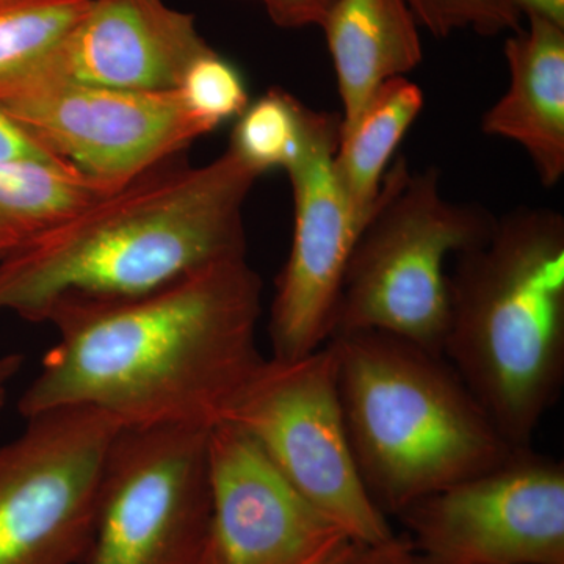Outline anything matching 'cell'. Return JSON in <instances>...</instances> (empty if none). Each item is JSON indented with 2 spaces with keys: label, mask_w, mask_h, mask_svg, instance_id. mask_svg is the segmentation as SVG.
Instances as JSON below:
<instances>
[{
  "label": "cell",
  "mask_w": 564,
  "mask_h": 564,
  "mask_svg": "<svg viewBox=\"0 0 564 564\" xmlns=\"http://www.w3.org/2000/svg\"><path fill=\"white\" fill-rule=\"evenodd\" d=\"M262 281L247 258L207 263L151 291L66 295L44 321L57 343L22 392L24 419L90 408L120 429L202 426L262 362Z\"/></svg>",
  "instance_id": "cell-1"
},
{
  "label": "cell",
  "mask_w": 564,
  "mask_h": 564,
  "mask_svg": "<svg viewBox=\"0 0 564 564\" xmlns=\"http://www.w3.org/2000/svg\"><path fill=\"white\" fill-rule=\"evenodd\" d=\"M261 176L229 147L206 165L152 166L2 259L0 311L43 322L62 296L137 295L247 258L243 207Z\"/></svg>",
  "instance_id": "cell-2"
},
{
  "label": "cell",
  "mask_w": 564,
  "mask_h": 564,
  "mask_svg": "<svg viewBox=\"0 0 564 564\" xmlns=\"http://www.w3.org/2000/svg\"><path fill=\"white\" fill-rule=\"evenodd\" d=\"M443 356L500 434L530 447L564 381V218L519 207L455 256Z\"/></svg>",
  "instance_id": "cell-3"
},
{
  "label": "cell",
  "mask_w": 564,
  "mask_h": 564,
  "mask_svg": "<svg viewBox=\"0 0 564 564\" xmlns=\"http://www.w3.org/2000/svg\"><path fill=\"white\" fill-rule=\"evenodd\" d=\"M326 344L356 466L386 516L516 451L443 355L380 332L336 334Z\"/></svg>",
  "instance_id": "cell-4"
},
{
  "label": "cell",
  "mask_w": 564,
  "mask_h": 564,
  "mask_svg": "<svg viewBox=\"0 0 564 564\" xmlns=\"http://www.w3.org/2000/svg\"><path fill=\"white\" fill-rule=\"evenodd\" d=\"M496 221L484 207L445 198L433 166L411 172L406 159H397L352 248L332 337L380 332L443 355L445 263L485 242Z\"/></svg>",
  "instance_id": "cell-5"
},
{
  "label": "cell",
  "mask_w": 564,
  "mask_h": 564,
  "mask_svg": "<svg viewBox=\"0 0 564 564\" xmlns=\"http://www.w3.org/2000/svg\"><path fill=\"white\" fill-rule=\"evenodd\" d=\"M220 422L248 434L352 543L378 544L395 536L356 466L328 344L300 358H263Z\"/></svg>",
  "instance_id": "cell-6"
},
{
  "label": "cell",
  "mask_w": 564,
  "mask_h": 564,
  "mask_svg": "<svg viewBox=\"0 0 564 564\" xmlns=\"http://www.w3.org/2000/svg\"><path fill=\"white\" fill-rule=\"evenodd\" d=\"M0 113L109 191L184 154L214 132L185 107L177 90L126 91L80 84L44 62L0 82Z\"/></svg>",
  "instance_id": "cell-7"
},
{
  "label": "cell",
  "mask_w": 564,
  "mask_h": 564,
  "mask_svg": "<svg viewBox=\"0 0 564 564\" xmlns=\"http://www.w3.org/2000/svg\"><path fill=\"white\" fill-rule=\"evenodd\" d=\"M209 430L120 429L104 463L85 564H193L203 558L210 530Z\"/></svg>",
  "instance_id": "cell-8"
},
{
  "label": "cell",
  "mask_w": 564,
  "mask_h": 564,
  "mask_svg": "<svg viewBox=\"0 0 564 564\" xmlns=\"http://www.w3.org/2000/svg\"><path fill=\"white\" fill-rule=\"evenodd\" d=\"M0 444V564H85L120 425L90 408L25 419Z\"/></svg>",
  "instance_id": "cell-9"
},
{
  "label": "cell",
  "mask_w": 564,
  "mask_h": 564,
  "mask_svg": "<svg viewBox=\"0 0 564 564\" xmlns=\"http://www.w3.org/2000/svg\"><path fill=\"white\" fill-rule=\"evenodd\" d=\"M397 518L425 564H564V466L516 448Z\"/></svg>",
  "instance_id": "cell-10"
},
{
  "label": "cell",
  "mask_w": 564,
  "mask_h": 564,
  "mask_svg": "<svg viewBox=\"0 0 564 564\" xmlns=\"http://www.w3.org/2000/svg\"><path fill=\"white\" fill-rule=\"evenodd\" d=\"M340 113L310 109L300 154L288 166L291 252L276 280L269 336L274 358H300L328 343L358 225L334 169Z\"/></svg>",
  "instance_id": "cell-11"
},
{
  "label": "cell",
  "mask_w": 564,
  "mask_h": 564,
  "mask_svg": "<svg viewBox=\"0 0 564 564\" xmlns=\"http://www.w3.org/2000/svg\"><path fill=\"white\" fill-rule=\"evenodd\" d=\"M209 564H336L352 541L248 434L218 422L207 436Z\"/></svg>",
  "instance_id": "cell-12"
},
{
  "label": "cell",
  "mask_w": 564,
  "mask_h": 564,
  "mask_svg": "<svg viewBox=\"0 0 564 564\" xmlns=\"http://www.w3.org/2000/svg\"><path fill=\"white\" fill-rule=\"evenodd\" d=\"M210 46L195 17L163 0H91L61 47L44 61L62 76L115 90H180Z\"/></svg>",
  "instance_id": "cell-13"
},
{
  "label": "cell",
  "mask_w": 564,
  "mask_h": 564,
  "mask_svg": "<svg viewBox=\"0 0 564 564\" xmlns=\"http://www.w3.org/2000/svg\"><path fill=\"white\" fill-rule=\"evenodd\" d=\"M524 21L505 41L510 84L481 131L524 148L544 187H554L564 174V25L534 14Z\"/></svg>",
  "instance_id": "cell-14"
},
{
  "label": "cell",
  "mask_w": 564,
  "mask_h": 564,
  "mask_svg": "<svg viewBox=\"0 0 564 564\" xmlns=\"http://www.w3.org/2000/svg\"><path fill=\"white\" fill-rule=\"evenodd\" d=\"M318 28L336 70L343 137L381 85L422 62L419 22L406 0H336Z\"/></svg>",
  "instance_id": "cell-15"
},
{
  "label": "cell",
  "mask_w": 564,
  "mask_h": 564,
  "mask_svg": "<svg viewBox=\"0 0 564 564\" xmlns=\"http://www.w3.org/2000/svg\"><path fill=\"white\" fill-rule=\"evenodd\" d=\"M423 101L422 88L408 77L386 82L340 137L334 169L359 231L372 215L389 162L421 115Z\"/></svg>",
  "instance_id": "cell-16"
},
{
  "label": "cell",
  "mask_w": 564,
  "mask_h": 564,
  "mask_svg": "<svg viewBox=\"0 0 564 564\" xmlns=\"http://www.w3.org/2000/svg\"><path fill=\"white\" fill-rule=\"evenodd\" d=\"M110 192L77 170L0 159V261Z\"/></svg>",
  "instance_id": "cell-17"
},
{
  "label": "cell",
  "mask_w": 564,
  "mask_h": 564,
  "mask_svg": "<svg viewBox=\"0 0 564 564\" xmlns=\"http://www.w3.org/2000/svg\"><path fill=\"white\" fill-rule=\"evenodd\" d=\"M91 0H0V82L47 61Z\"/></svg>",
  "instance_id": "cell-18"
},
{
  "label": "cell",
  "mask_w": 564,
  "mask_h": 564,
  "mask_svg": "<svg viewBox=\"0 0 564 564\" xmlns=\"http://www.w3.org/2000/svg\"><path fill=\"white\" fill-rule=\"evenodd\" d=\"M310 109L291 93L272 88L237 118L229 148L258 173L285 170L302 150Z\"/></svg>",
  "instance_id": "cell-19"
},
{
  "label": "cell",
  "mask_w": 564,
  "mask_h": 564,
  "mask_svg": "<svg viewBox=\"0 0 564 564\" xmlns=\"http://www.w3.org/2000/svg\"><path fill=\"white\" fill-rule=\"evenodd\" d=\"M177 91L185 107L212 131L239 118L250 104L242 74L212 47L192 63Z\"/></svg>",
  "instance_id": "cell-20"
},
{
  "label": "cell",
  "mask_w": 564,
  "mask_h": 564,
  "mask_svg": "<svg viewBox=\"0 0 564 564\" xmlns=\"http://www.w3.org/2000/svg\"><path fill=\"white\" fill-rule=\"evenodd\" d=\"M419 25L447 39L458 31L481 36L513 33L522 28L524 17L516 0H406Z\"/></svg>",
  "instance_id": "cell-21"
},
{
  "label": "cell",
  "mask_w": 564,
  "mask_h": 564,
  "mask_svg": "<svg viewBox=\"0 0 564 564\" xmlns=\"http://www.w3.org/2000/svg\"><path fill=\"white\" fill-rule=\"evenodd\" d=\"M336 564H425L406 534L378 544L352 543Z\"/></svg>",
  "instance_id": "cell-22"
},
{
  "label": "cell",
  "mask_w": 564,
  "mask_h": 564,
  "mask_svg": "<svg viewBox=\"0 0 564 564\" xmlns=\"http://www.w3.org/2000/svg\"><path fill=\"white\" fill-rule=\"evenodd\" d=\"M274 25L302 29L321 25L336 0H259Z\"/></svg>",
  "instance_id": "cell-23"
},
{
  "label": "cell",
  "mask_w": 564,
  "mask_h": 564,
  "mask_svg": "<svg viewBox=\"0 0 564 564\" xmlns=\"http://www.w3.org/2000/svg\"><path fill=\"white\" fill-rule=\"evenodd\" d=\"M0 159H22V161H36L62 166V169L76 170L70 163L62 161L57 155L44 150L3 113H0Z\"/></svg>",
  "instance_id": "cell-24"
},
{
  "label": "cell",
  "mask_w": 564,
  "mask_h": 564,
  "mask_svg": "<svg viewBox=\"0 0 564 564\" xmlns=\"http://www.w3.org/2000/svg\"><path fill=\"white\" fill-rule=\"evenodd\" d=\"M516 3L524 18L534 14L564 25V0H516Z\"/></svg>",
  "instance_id": "cell-25"
},
{
  "label": "cell",
  "mask_w": 564,
  "mask_h": 564,
  "mask_svg": "<svg viewBox=\"0 0 564 564\" xmlns=\"http://www.w3.org/2000/svg\"><path fill=\"white\" fill-rule=\"evenodd\" d=\"M24 358L18 352L0 356V389H6L7 384L20 373Z\"/></svg>",
  "instance_id": "cell-26"
},
{
  "label": "cell",
  "mask_w": 564,
  "mask_h": 564,
  "mask_svg": "<svg viewBox=\"0 0 564 564\" xmlns=\"http://www.w3.org/2000/svg\"><path fill=\"white\" fill-rule=\"evenodd\" d=\"M193 564H209V563H207L206 552H204L203 558L199 560V562H196V563H193Z\"/></svg>",
  "instance_id": "cell-27"
}]
</instances>
